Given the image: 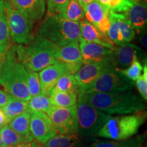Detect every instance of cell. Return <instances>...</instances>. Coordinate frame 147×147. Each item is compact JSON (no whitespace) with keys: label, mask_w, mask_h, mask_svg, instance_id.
Listing matches in <instances>:
<instances>
[{"label":"cell","mask_w":147,"mask_h":147,"mask_svg":"<svg viewBox=\"0 0 147 147\" xmlns=\"http://www.w3.org/2000/svg\"><path fill=\"white\" fill-rule=\"evenodd\" d=\"M78 96L110 116L135 114L146 108L144 100L131 91L82 93Z\"/></svg>","instance_id":"6da1fadb"},{"label":"cell","mask_w":147,"mask_h":147,"mask_svg":"<svg viewBox=\"0 0 147 147\" xmlns=\"http://www.w3.org/2000/svg\"><path fill=\"white\" fill-rule=\"evenodd\" d=\"M27 82V69L18 60L16 45H11L0 67V84L14 98L28 101L32 97Z\"/></svg>","instance_id":"7a4b0ae2"},{"label":"cell","mask_w":147,"mask_h":147,"mask_svg":"<svg viewBox=\"0 0 147 147\" xmlns=\"http://www.w3.org/2000/svg\"><path fill=\"white\" fill-rule=\"evenodd\" d=\"M59 49L53 42L37 36L30 45L16 46V52L27 70L37 72L58 62Z\"/></svg>","instance_id":"3957f363"},{"label":"cell","mask_w":147,"mask_h":147,"mask_svg":"<svg viewBox=\"0 0 147 147\" xmlns=\"http://www.w3.org/2000/svg\"><path fill=\"white\" fill-rule=\"evenodd\" d=\"M37 36L47 38L59 47L79 42L82 38L78 22L71 21L61 16L47 15Z\"/></svg>","instance_id":"277c9868"},{"label":"cell","mask_w":147,"mask_h":147,"mask_svg":"<svg viewBox=\"0 0 147 147\" xmlns=\"http://www.w3.org/2000/svg\"><path fill=\"white\" fill-rule=\"evenodd\" d=\"M146 119V112L125 115L110 116L97 136L112 140H124L134 137Z\"/></svg>","instance_id":"5b68a950"},{"label":"cell","mask_w":147,"mask_h":147,"mask_svg":"<svg viewBox=\"0 0 147 147\" xmlns=\"http://www.w3.org/2000/svg\"><path fill=\"white\" fill-rule=\"evenodd\" d=\"M76 107L78 134L81 136H97V132L110 117V115L94 107L80 96H78Z\"/></svg>","instance_id":"8992f818"},{"label":"cell","mask_w":147,"mask_h":147,"mask_svg":"<svg viewBox=\"0 0 147 147\" xmlns=\"http://www.w3.org/2000/svg\"><path fill=\"white\" fill-rule=\"evenodd\" d=\"M3 1L12 42L25 46L30 45L34 39L33 22L20 13L10 0Z\"/></svg>","instance_id":"52a82bcc"},{"label":"cell","mask_w":147,"mask_h":147,"mask_svg":"<svg viewBox=\"0 0 147 147\" xmlns=\"http://www.w3.org/2000/svg\"><path fill=\"white\" fill-rule=\"evenodd\" d=\"M134 86V82L125 76L120 69L112 67L104 71L91 84L84 87L80 94L130 91Z\"/></svg>","instance_id":"ba28073f"},{"label":"cell","mask_w":147,"mask_h":147,"mask_svg":"<svg viewBox=\"0 0 147 147\" xmlns=\"http://www.w3.org/2000/svg\"><path fill=\"white\" fill-rule=\"evenodd\" d=\"M47 115L57 134L78 133L76 105L67 108L53 106Z\"/></svg>","instance_id":"9c48e42d"},{"label":"cell","mask_w":147,"mask_h":147,"mask_svg":"<svg viewBox=\"0 0 147 147\" xmlns=\"http://www.w3.org/2000/svg\"><path fill=\"white\" fill-rule=\"evenodd\" d=\"M29 131L35 140L41 144L57 134L49 116L42 112L30 113Z\"/></svg>","instance_id":"30bf717a"},{"label":"cell","mask_w":147,"mask_h":147,"mask_svg":"<svg viewBox=\"0 0 147 147\" xmlns=\"http://www.w3.org/2000/svg\"><path fill=\"white\" fill-rule=\"evenodd\" d=\"M115 67L113 59L102 61L83 64V65L74 74L75 80L81 88V93L87 87L110 67Z\"/></svg>","instance_id":"8fae6325"},{"label":"cell","mask_w":147,"mask_h":147,"mask_svg":"<svg viewBox=\"0 0 147 147\" xmlns=\"http://www.w3.org/2000/svg\"><path fill=\"white\" fill-rule=\"evenodd\" d=\"M110 10L97 0L88 3L84 10L86 19L102 34L107 36L110 25Z\"/></svg>","instance_id":"7c38bea8"},{"label":"cell","mask_w":147,"mask_h":147,"mask_svg":"<svg viewBox=\"0 0 147 147\" xmlns=\"http://www.w3.org/2000/svg\"><path fill=\"white\" fill-rule=\"evenodd\" d=\"M144 53L138 46L132 43H125L117 46L113 51V63L115 68L124 69L136 59L144 57Z\"/></svg>","instance_id":"4fadbf2b"},{"label":"cell","mask_w":147,"mask_h":147,"mask_svg":"<svg viewBox=\"0 0 147 147\" xmlns=\"http://www.w3.org/2000/svg\"><path fill=\"white\" fill-rule=\"evenodd\" d=\"M58 61L63 63L69 73L74 74L84 64L78 42H71L63 47H60Z\"/></svg>","instance_id":"5bb4252c"},{"label":"cell","mask_w":147,"mask_h":147,"mask_svg":"<svg viewBox=\"0 0 147 147\" xmlns=\"http://www.w3.org/2000/svg\"><path fill=\"white\" fill-rule=\"evenodd\" d=\"M69 71L65 66L59 61L40 71L38 76L40 78L42 94L49 97L56 85L58 79L63 74Z\"/></svg>","instance_id":"9a60e30c"},{"label":"cell","mask_w":147,"mask_h":147,"mask_svg":"<svg viewBox=\"0 0 147 147\" xmlns=\"http://www.w3.org/2000/svg\"><path fill=\"white\" fill-rule=\"evenodd\" d=\"M79 49L84 64L113 59V51L97 44L82 39L79 41Z\"/></svg>","instance_id":"2e32d148"},{"label":"cell","mask_w":147,"mask_h":147,"mask_svg":"<svg viewBox=\"0 0 147 147\" xmlns=\"http://www.w3.org/2000/svg\"><path fill=\"white\" fill-rule=\"evenodd\" d=\"M14 6L33 23L43 17L46 12L45 0H10Z\"/></svg>","instance_id":"e0dca14e"},{"label":"cell","mask_w":147,"mask_h":147,"mask_svg":"<svg viewBox=\"0 0 147 147\" xmlns=\"http://www.w3.org/2000/svg\"><path fill=\"white\" fill-rule=\"evenodd\" d=\"M79 26L81 38L85 41L97 44L113 51L117 47L107 35L102 34L86 18L79 22Z\"/></svg>","instance_id":"ac0fdd59"},{"label":"cell","mask_w":147,"mask_h":147,"mask_svg":"<svg viewBox=\"0 0 147 147\" xmlns=\"http://www.w3.org/2000/svg\"><path fill=\"white\" fill-rule=\"evenodd\" d=\"M136 32L146 30L147 25L146 0H137L126 12L123 13Z\"/></svg>","instance_id":"d6986e66"},{"label":"cell","mask_w":147,"mask_h":147,"mask_svg":"<svg viewBox=\"0 0 147 147\" xmlns=\"http://www.w3.org/2000/svg\"><path fill=\"white\" fill-rule=\"evenodd\" d=\"M78 133L70 134H58L48 140L43 147H80L82 138Z\"/></svg>","instance_id":"ffe728a7"},{"label":"cell","mask_w":147,"mask_h":147,"mask_svg":"<svg viewBox=\"0 0 147 147\" xmlns=\"http://www.w3.org/2000/svg\"><path fill=\"white\" fill-rule=\"evenodd\" d=\"M146 136L145 133L124 140H98L89 147H142Z\"/></svg>","instance_id":"44dd1931"},{"label":"cell","mask_w":147,"mask_h":147,"mask_svg":"<svg viewBox=\"0 0 147 147\" xmlns=\"http://www.w3.org/2000/svg\"><path fill=\"white\" fill-rule=\"evenodd\" d=\"M29 121L30 113L26 112L11 120L8 125L22 136L26 138L29 142H32L34 139L29 131Z\"/></svg>","instance_id":"7402d4cb"},{"label":"cell","mask_w":147,"mask_h":147,"mask_svg":"<svg viewBox=\"0 0 147 147\" xmlns=\"http://www.w3.org/2000/svg\"><path fill=\"white\" fill-rule=\"evenodd\" d=\"M2 110L9 122L17 116L29 111L28 102L12 97L3 106Z\"/></svg>","instance_id":"603a6c76"},{"label":"cell","mask_w":147,"mask_h":147,"mask_svg":"<svg viewBox=\"0 0 147 147\" xmlns=\"http://www.w3.org/2000/svg\"><path fill=\"white\" fill-rule=\"evenodd\" d=\"M49 97L52 105L67 108L76 105L78 94L74 92L58 91L53 89Z\"/></svg>","instance_id":"cb8c5ba5"},{"label":"cell","mask_w":147,"mask_h":147,"mask_svg":"<svg viewBox=\"0 0 147 147\" xmlns=\"http://www.w3.org/2000/svg\"><path fill=\"white\" fill-rule=\"evenodd\" d=\"M55 91L74 92L78 94V96L81 93V88L75 80L74 74L67 72L63 74L57 82L54 89Z\"/></svg>","instance_id":"d4e9b609"},{"label":"cell","mask_w":147,"mask_h":147,"mask_svg":"<svg viewBox=\"0 0 147 147\" xmlns=\"http://www.w3.org/2000/svg\"><path fill=\"white\" fill-rule=\"evenodd\" d=\"M0 137L2 141V147L29 142L26 138L22 136L17 132L14 131L8 125L0 129Z\"/></svg>","instance_id":"484cf974"},{"label":"cell","mask_w":147,"mask_h":147,"mask_svg":"<svg viewBox=\"0 0 147 147\" xmlns=\"http://www.w3.org/2000/svg\"><path fill=\"white\" fill-rule=\"evenodd\" d=\"M27 102L29 113L42 112L48 115L53 106L51 103L49 97L43 94L32 97Z\"/></svg>","instance_id":"4316f807"},{"label":"cell","mask_w":147,"mask_h":147,"mask_svg":"<svg viewBox=\"0 0 147 147\" xmlns=\"http://www.w3.org/2000/svg\"><path fill=\"white\" fill-rule=\"evenodd\" d=\"M10 34L9 30L4 1L0 0V45H10Z\"/></svg>","instance_id":"83f0119b"},{"label":"cell","mask_w":147,"mask_h":147,"mask_svg":"<svg viewBox=\"0 0 147 147\" xmlns=\"http://www.w3.org/2000/svg\"><path fill=\"white\" fill-rule=\"evenodd\" d=\"M111 12L123 14L129 9L137 0H97Z\"/></svg>","instance_id":"f1b7e54d"},{"label":"cell","mask_w":147,"mask_h":147,"mask_svg":"<svg viewBox=\"0 0 147 147\" xmlns=\"http://www.w3.org/2000/svg\"><path fill=\"white\" fill-rule=\"evenodd\" d=\"M115 13V16L118 21L119 28L121 34L123 36L124 41L125 43L131 42L136 36V32L132 27L131 24L127 18L124 14Z\"/></svg>","instance_id":"f546056e"},{"label":"cell","mask_w":147,"mask_h":147,"mask_svg":"<svg viewBox=\"0 0 147 147\" xmlns=\"http://www.w3.org/2000/svg\"><path fill=\"white\" fill-rule=\"evenodd\" d=\"M65 17L71 21L80 22L85 18L84 12L77 0H69Z\"/></svg>","instance_id":"4dcf8cb0"},{"label":"cell","mask_w":147,"mask_h":147,"mask_svg":"<svg viewBox=\"0 0 147 147\" xmlns=\"http://www.w3.org/2000/svg\"><path fill=\"white\" fill-rule=\"evenodd\" d=\"M49 16H61L65 17L69 0H45Z\"/></svg>","instance_id":"1f68e13d"},{"label":"cell","mask_w":147,"mask_h":147,"mask_svg":"<svg viewBox=\"0 0 147 147\" xmlns=\"http://www.w3.org/2000/svg\"><path fill=\"white\" fill-rule=\"evenodd\" d=\"M143 67L138 59H136L130 64L129 66L124 69H120L125 76L131 81H136L140 76L142 71Z\"/></svg>","instance_id":"d6a6232c"},{"label":"cell","mask_w":147,"mask_h":147,"mask_svg":"<svg viewBox=\"0 0 147 147\" xmlns=\"http://www.w3.org/2000/svg\"><path fill=\"white\" fill-rule=\"evenodd\" d=\"M27 71V73H28L27 85H28L29 92L30 93L31 97L36 96V95L42 94L38 73L36 72V71L31 70Z\"/></svg>","instance_id":"836d02e7"},{"label":"cell","mask_w":147,"mask_h":147,"mask_svg":"<svg viewBox=\"0 0 147 147\" xmlns=\"http://www.w3.org/2000/svg\"><path fill=\"white\" fill-rule=\"evenodd\" d=\"M136 86L141 97L145 101L147 100V80L143 78L142 75L136 80Z\"/></svg>","instance_id":"e575fe53"},{"label":"cell","mask_w":147,"mask_h":147,"mask_svg":"<svg viewBox=\"0 0 147 147\" xmlns=\"http://www.w3.org/2000/svg\"><path fill=\"white\" fill-rule=\"evenodd\" d=\"M12 97V95L7 93L4 88L0 84V107L2 108L5 106Z\"/></svg>","instance_id":"d590c367"},{"label":"cell","mask_w":147,"mask_h":147,"mask_svg":"<svg viewBox=\"0 0 147 147\" xmlns=\"http://www.w3.org/2000/svg\"><path fill=\"white\" fill-rule=\"evenodd\" d=\"M136 33H137L138 40L140 44V45H142L143 47L145 48V49H146V47H147L146 31L143 30V31H140V32H138Z\"/></svg>","instance_id":"8d00e7d4"},{"label":"cell","mask_w":147,"mask_h":147,"mask_svg":"<svg viewBox=\"0 0 147 147\" xmlns=\"http://www.w3.org/2000/svg\"><path fill=\"white\" fill-rule=\"evenodd\" d=\"M6 147H43L42 144H40L36 141L33 140L32 142H26V143H21V144L13 145V146H9Z\"/></svg>","instance_id":"74e56055"},{"label":"cell","mask_w":147,"mask_h":147,"mask_svg":"<svg viewBox=\"0 0 147 147\" xmlns=\"http://www.w3.org/2000/svg\"><path fill=\"white\" fill-rule=\"evenodd\" d=\"M10 45H0V67H1V64L3 61V59L5 57V53H6L7 51L10 47Z\"/></svg>","instance_id":"f35d334b"},{"label":"cell","mask_w":147,"mask_h":147,"mask_svg":"<svg viewBox=\"0 0 147 147\" xmlns=\"http://www.w3.org/2000/svg\"><path fill=\"white\" fill-rule=\"evenodd\" d=\"M9 121L5 117L4 113H3L2 108L0 107V129L8 124Z\"/></svg>","instance_id":"ab89813d"},{"label":"cell","mask_w":147,"mask_h":147,"mask_svg":"<svg viewBox=\"0 0 147 147\" xmlns=\"http://www.w3.org/2000/svg\"><path fill=\"white\" fill-rule=\"evenodd\" d=\"M77 1H78L79 4H80V6H81L82 9L83 10L84 12V10H85L86 7H87L88 3L91 2V1H93V0H77Z\"/></svg>","instance_id":"60d3db41"},{"label":"cell","mask_w":147,"mask_h":147,"mask_svg":"<svg viewBox=\"0 0 147 147\" xmlns=\"http://www.w3.org/2000/svg\"><path fill=\"white\" fill-rule=\"evenodd\" d=\"M0 147H2V141H1V137H0Z\"/></svg>","instance_id":"b9f144b4"},{"label":"cell","mask_w":147,"mask_h":147,"mask_svg":"<svg viewBox=\"0 0 147 147\" xmlns=\"http://www.w3.org/2000/svg\"></svg>","instance_id":"7bdbcfd3"}]
</instances>
